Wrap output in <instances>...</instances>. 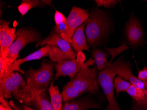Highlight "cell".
I'll list each match as a JSON object with an SVG mask.
<instances>
[{"mask_svg": "<svg viewBox=\"0 0 147 110\" xmlns=\"http://www.w3.org/2000/svg\"><path fill=\"white\" fill-rule=\"evenodd\" d=\"M120 58L117 68L118 76L124 80L129 81L136 88L143 91L147 95V83L140 80L132 74L130 64L124 61H121Z\"/></svg>", "mask_w": 147, "mask_h": 110, "instance_id": "obj_11", "label": "cell"}, {"mask_svg": "<svg viewBox=\"0 0 147 110\" xmlns=\"http://www.w3.org/2000/svg\"><path fill=\"white\" fill-rule=\"evenodd\" d=\"M51 103L53 110H62L61 95L59 94L58 87L54 86L53 82H51L49 88Z\"/></svg>", "mask_w": 147, "mask_h": 110, "instance_id": "obj_19", "label": "cell"}, {"mask_svg": "<svg viewBox=\"0 0 147 110\" xmlns=\"http://www.w3.org/2000/svg\"><path fill=\"white\" fill-rule=\"evenodd\" d=\"M92 55L98 70L101 71L111 65L109 62L107 61L108 53L99 48L93 49Z\"/></svg>", "mask_w": 147, "mask_h": 110, "instance_id": "obj_18", "label": "cell"}, {"mask_svg": "<svg viewBox=\"0 0 147 110\" xmlns=\"http://www.w3.org/2000/svg\"><path fill=\"white\" fill-rule=\"evenodd\" d=\"M38 108L40 110H47L45 109V108H43V107H38Z\"/></svg>", "mask_w": 147, "mask_h": 110, "instance_id": "obj_35", "label": "cell"}, {"mask_svg": "<svg viewBox=\"0 0 147 110\" xmlns=\"http://www.w3.org/2000/svg\"><path fill=\"white\" fill-rule=\"evenodd\" d=\"M96 66L82 69L69 83L82 93H94L98 90V80Z\"/></svg>", "mask_w": 147, "mask_h": 110, "instance_id": "obj_5", "label": "cell"}, {"mask_svg": "<svg viewBox=\"0 0 147 110\" xmlns=\"http://www.w3.org/2000/svg\"><path fill=\"white\" fill-rule=\"evenodd\" d=\"M109 26L108 16L103 10L92 9L87 20L86 34L89 46L94 47L100 45L105 36Z\"/></svg>", "mask_w": 147, "mask_h": 110, "instance_id": "obj_2", "label": "cell"}, {"mask_svg": "<svg viewBox=\"0 0 147 110\" xmlns=\"http://www.w3.org/2000/svg\"><path fill=\"white\" fill-rule=\"evenodd\" d=\"M54 30L59 34L62 33H66L67 30V21L63 22L57 25H55L54 27Z\"/></svg>", "mask_w": 147, "mask_h": 110, "instance_id": "obj_26", "label": "cell"}, {"mask_svg": "<svg viewBox=\"0 0 147 110\" xmlns=\"http://www.w3.org/2000/svg\"><path fill=\"white\" fill-rule=\"evenodd\" d=\"M119 59L101 70L98 74V82L104 91L109 102L107 110H121L114 97V80L117 74V68Z\"/></svg>", "mask_w": 147, "mask_h": 110, "instance_id": "obj_4", "label": "cell"}, {"mask_svg": "<svg viewBox=\"0 0 147 110\" xmlns=\"http://www.w3.org/2000/svg\"><path fill=\"white\" fill-rule=\"evenodd\" d=\"M41 41V35L35 30L26 27L19 29L16 32V38L10 47L7 57L14 62L19 57L20 51L26 45L31 43H39Z\"/></svg>", "mask_w": 147, "mask_h": 110, "instance_id": "obj_6", "label": "cell"}, {"mask_svg": "<svg viewBox=\"0 0 147 110\" xmlns=\"http://www.w3.org/2000/svg\"><path fill=\"white\" fill-rule=\"evenodd\" d=\"M108 52L111 54L112 56L111 60H110L109 62L111 63V61L114 59L116 56H117L118 54L121 53V52H123L124 50L129 49V47H128L127 45H123L122 46H120L117 48H114V49H109V48H105Z\"/></svg>", "mask_w": 147, "mask_h": 110, "instance_id": "obj_24", "label": "cell"}, {"mask_svg": "<svg viewBox=\"0 0 147 110\" xmlns=\"http://www.w3.org/2000/svg\"><path fill=\"white\" fill-rule=\"evenodd\" d=\"M67 18L64 16L62 13L56 10L54 16V21L56 23V25L59 24L63 22L66 21Z\"/></svg>", "mask_w": 147, "mask_h": 110, "instance_id": "obj_27", "label": "cell"}, {"mask_svg": "<svg viewBox=\"0 0 147 110\" xmlns=\"http://www.w3.org/2000/svg\"><path fill=\"white\" fill-rule=\"evenodd\" d=\"M24 110H34L32 108H30L27 105H25L24 106Z\"/></svg>", "mask_w": 147, "mask_h": 110, "instance_id": "obj_33", "label": "cell"}, {"mask_svg": "<svg viewBox=\"0 0 147 110\" xmlns=\"http://www.w3.org/2000/svg\"><path fill=\"white\" fill-rule=\"evenodd\" d=\"M89 16L88 10L74 6L66 20L67 25L66 34L72 38L76 29L87 21Z\"/></svg>", "mask_w": 147, "mask_h": 110, "instance_id": "obj_10", "label": "cell"}, {"mask_svg": "<svg viewBox=\"0 0 147 110\" xmlns=\"http://www.w3.org/2000/svg\"><path fill=\"white\" fill-rule=\"evenodd\" d=\"M126 92L135 100L138 106L144 107L147 110V95L143 91L136 88L131 84Z\"/></svg>", "mask_w": 147, "mask_h": 110, "instance_id": "obj_17", "label": "cell"}, {"mask_svg": "<svg viewBox=\"0 0 147 110\" xmlns=\"http://www.w3.org/2000/svg\"><path fill=\"white\" fill-rule=\"evenodd\" d=\"M62 38L63 39L66 40L67 42L71 44L72 43V39L67 35V34L66 33H62V34H60Z\"/></svg>", "mask_w": 147, "mask_h": 110, "instance_id": "obj_31", "label": "cell"}, {"mask_svg": "<svg viewBox=\"0 0 147 110\" xmlns=\"http://www.w3.org/2000/svg\"><path fill=\"white\" fill-rule=\"evenodd\" d=\"M114 87L116 89V96L120 92H126L129 88L131 85V83L129 81L124 80L119 76H116L114 80Z\"/></svg>", "mask_w": 147, "mask_h": 110, "instance_id": "obj_22", "label": "cell"}, {"mask_svg": "<svg viewBox=\"0 0 147 110\" xmlns=\"http://www.w3.org/2000/svg\"><path fill=\"white\" fill-rule=\"evenodd\" d=\"M51 47H52L51 45H47L42 47L39 50L29 55L28 56L23 58L20 59L16 60L10 68L9 73L10 74L11 73L13 72H20L22 74L24 73V72L21 70L20 68V65L26 62L35 60V59H39L43 57L49 56V52L51 50Z\"/></svg>", "mask_w": 147, "mask_h": 110, "instance_id": "obj_13", "label": "cell"}, {"mask_svg": "<svg viewBox=\"0 0 147 110\" xmlns=\"http://www.w3.org/2000/svg\"><path fill=\"white\" fill-rule=\"evenodd\" d=\"M0 102L1 105L6 108V110H12L9 103L6 101L3 95L1 94H0Z\"/></svg>", "mask_w": 147, "mask_h": 110, "instance_id": "obj_29", "label": "cell"}, {"mask_svg": "<svg viewBox=\"0 0 147 110\" xmlns=\"http://www.w3.org/2000/svg\"><path fill=\"white\" fill-rule=\"evenodd\" d=\"M95 63L92 58L83 63L78 62L76 59H65L58 62L55 64L57 72L55 79H57L60 77L67 76L72 79L82 69L93 66Z\"/></svg>", "mask_w": 147, "mask_h": 110, "instance_id": "obj_8", "label": "cell"}, {"mask_svg": "<svg viewBox=\"0 0 147 110\" xmlns=\"http://www.w3.org/2000/svg\"><path fill=\"white\" fill-rule=\"evenodd\" d=\"M9 104L11 107H13V108H14L15 110H23L21 107H20L16 106V105H15V104H14V102H13L12 101H11L10 102H9Z\"/></svg>", "mask_w": 147, "mask_h": 110, "instance_id": "obj_32", "label": "cell"}, {"mask_svg": "<svg viewBox=\"0 0 147 110\" xmlns=\"http://www.w3.org/2000/svg\"><path fill=\"white\" fill-rule=\"evenodd\" d=\"M37 107H40L47 110H53L51 102L46 98L45 92L39 94L33 102Z\"/></svg>", "mask_w": 147, "mask_h": 110, "instance_id": "obj_23", "label": "cell"}, {"mask_svg": "<svg viewBox=\"0 0 147 110\" xmlns=\"http://www.w3.org/2000/svg\"><path fill=\"white\" fill-rule=\"evenodd\" d=\"M99 105L87 100H79L66 103L63 106L62 110H86L91 108H98Z\"/></svg>", "mask_w": 147, "mask_h": 110, "instance_id": "obj_15", "label": "cell"}, {"mask_svg": "<svg viewBox=\"0 0 147 110\" xmlns=\"http://www.w3.org/2000/svg\"><path fill=\"white\" fill-rule=\"evenodd\" d=\"M13 63L9 58L0 57V80L5 78L10 74L9 71Z\"/></svg>", "mask_w": 147, "mask_h": 110, "instance_id": "obj_21", "label": "cell"}, {"mask_svg": "<svg viewBox=\"0 0 147 110\" xmlns=\"http://www.w3.org/2000/svg\"><path fill=\"white\" fill-rule=\"evenodd\" d=\"M138 78L144 82L147 83V67H144L142 70L139 71Z\"/></svg>", "mask_w": 147, "mask_h": 110, "instance_id": "obj_28", "label": "cell"}, {"mask_svg": "<svg viewBox=\"0 0 147 110\" xmlns=\"http://www.w3.org/2000/svg\"><path fill=\"white\" fill-rule=\"evenodd\" d=\"M26 83L34 88L45 89L53 80V71L52 65L42 63L41 67L37 70L30 67L26 72Z\"/></svg>", "mask_w": 147, "mask_h": 110, "instance_id": "obj_7", "label": "cell"}, {"mask_svg": "<svg viewBox=\"0 0 147 110\" xmlns=\"http://www.w3.org/2000/svg\"><path fill=\"white\" fill-rule=\"evenodd\" d=\"M51 45L49 58L53 62H58L65 59H76L77 53L74 51L71 44L64 40L55 30L51 31L49 36L37 44V46Z\"/></svg>", "mask_w": 147, "mask_h": 110, "instance_id": "obj_3", "label": "cell"}, {"mask_svg": "<svg viewBox=\"0 0 147 110\" xmlns=\"http://www.w3.org/2000/svg\"><path fill=\"white\" fill-rule=\"evenodd\" d=\"M86 25V21L78 27L72 37L71 45L76 53L80 51L82 52L84 50L90 51L84 33V29Z\"/></svg>", "mask_w": 147, "mask_h": 110, "instance_id": "obj_14", "label": "cell"}, {"mask_svg": "<svg viewBox=\"0 0 147 110\" xmlns=\"http://www.w3.org/2000/svg\"><path fill=\"white\" fill-rule=\"evenodd\" d=\"M45 92V89H37L28 86L18 73H11L5 78L0 80V93L4 98H11L13 94L20 102L26 105L33 104L36 97Z\"/></svg>", "mask_w": 147, "mask_h": 110, "instance_id": "obj_1", "label": "cell"}, {"mask_svg": "<svg viewBox=\"0 0 147 110\" xmlns=\"http://www.w3.org/2000/svg\"></svg>", "mask_w": 147, "mask_h": 110, "instance_id": "obj_36", "label": "cell"}, {"mask_svg": "<svg viewBox=\"0 0 147 110\" xmlns=\"http://www.w3.org/2000/svg\"><path fill=\"white\" fill-rule=\"evenodd\" d=\"M82 94L81 92L78 91L68 82L63 89L61 93L62 101L65 103H68L70 101H72L78 97Z\"/></svg>", "mask_w": 147, "mask_h": 110, "instance_id": "obj_20", "label": "cell"}, {"mask_svg": "<svg viewBox=\"0 0 147 110\" xmlns=\"http://www.w3.org/2000/svg\"><path fill=\"white\" fill-rule=\"evenodd\" d=\"M10 22L3 19L0 21V57H7L9 49L16 38L15 28L9 27Z\"/></svg>", "mask_w": 147, "mask_h": 110, "instance_id": "obj_9", "label": "cell"}, {"mask_svg": "<svg viewBox=\"0 0 147 110\" xmlns=\"http://www.w3.org/2000/svg\"><path fill=\"white\" fill-rule=\"evenodd\" d=\"M98 6H104L106 8H112L119 3V1L115 0H96L95 1Z\"/></svg>", "mask_w": 147, "mask_h": 110, "instance_id": "obj_25", "label": "cell"}, {"mask_svg": "<svg viewBox=\"0 0 147 110\" xmlns=\"http://www.w3.org/2000/svg\"><path fill=\"white\" fill-rule=\"evenodd\" d=\"M126 37L132 45L140 44L143 41L144 32L139 21L134 17L130 18L126 25Z\"/></svg>", "mask_w": 147, "mask_h": 110, "instance_id": "obj_12", "label": "cell"}, {"mask_svg": "<svg viewBox=\"0 0 147 110\" xmlns=\"http://www.w3.org/2000/svg\"><path fill=\"white\" fill-rule=\"evenodd\" d=\"M77 61L80 63H84V62L86 60V57L85 54L82 51H80L77 53L76 57Z\"/></svg>", "mask_w": 147, "mask_h": 110, "instance_id": "obj_30", "label": "cell"}, {"mask_svg": "<svg viewBox=\"0 0 147 110\" xmlns=\"http://www.w3.org/2000/svg\"><path fill=\"white\" fill-rule=\"evenodd\" d=\"M0 110H6V109L3 106L1 105V106H0Z\"/></svg>", "mask_w": 147, "mask_h": 110, "instance_id": "obj_34", "label": "cell"}, {"mask_svg": "<svg viewBox=\"0 0 147 110\" xmlns=\"http://www.w3.org/2000/svg\"><path fill=\"white\" fill-rule=\"evenodd\" d=\"M52 1L48 0H24L18 6V11L23 16L31 9L46 5H51Z\"/></svg>", "mask_w": 147, "mask_h": 110, "instance_id": "obj_16", "label": "cell"}]
</instances>
